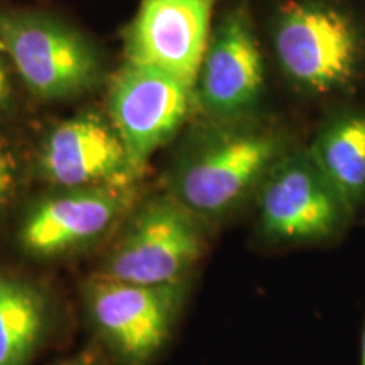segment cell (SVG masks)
<instances>
[{"label": "cell", "instance_id": "6da1fadb", "mask_svg": "<svg viewBox=\"0 0 365 365\" xmlns=\"http://www.w3.org/2000/svg\"><path fill=\"white\" fill-rule=\"evenodd\" d=\"M293 145L284 130L259 115L198 118L178 143L163 190L213 227L254 202L264 178Z\"/></svg>", "mask_w": 365, "mask_h": 365}, {"label": "cell", "instance_id": "7a4b0ae2", "mask_svg": "<svg viewBox=\"0 0 365 365\" xmlns=\"http://www.w3.org/2000/svg\"><path fill=\"white\" fill-rule=\"evenodd\" d=\"M286 80L309 97L354 90L365 75V27L335 0H284L271 26Z\"/></svg>", "mask_w": 365, "mask_h": 365}, {"label": "cell", "instance_id": "3957f363", "mask_svg": "<svg viewBox=\"0 0 365 365\" xmlns=\"http://www.w3.org/2000/svg\"><path fill=\"white\" fill-rule=\"evenodd\" d=\"M0 54L22 86L43 102L83 98L110 76L98 46L49 14L0 9Z\"/></svg>", "mask_w": 365, "mask_h": 365}, {"label": "cell", "instance_id": "277c9868", "mask_svg": "<svg viewBox=\"0 0 365 365\" xmlns=\"http://www.w3.org/2000/svg\"><path fill=\"white\" fill-rule=\"evenodd\" d=\"M210 228L163 190L137 202L95 272L144 286L190 279L208 250Z\"/></svg>", "mask_w": 365, "mask_h": 365}, {"label": "cell", "instance_id": "5b68a950", "mask_svg": "<svg viewBox=\"0 0 365 365\" xmlns=\"http://www.w3.org/2000/svg\"><path fill=\"white\" fill-rule=\"evenodd\" d=\"M190 279L163 286L130 284L93 272L81 282V304L97 344L115 365H149L178 325Z\"/></svg>", "mask_w": 365, "mask_h": 365}, {"label": "cell", "instance_id": "8992f818", "mask_svg": "<svg viewBox=\"0 0 365 365\" xmlns=\"http://www.w3.org/2000/svg\"><path fill=\"white\" fill-rule=\"evenodd\" d=\"M140 198L139 185L48 188L22 210L17 249L39 262L88 252L117 234Z\"/></svg>", "mask_w": 365, "mask_h": 365}, {"label": "cell", "instance_id": "52a82bcc", "mask_svg": "<svg viewBox=\"0 0 365 365\" xmlns=\"http://www.w3.org/2000/svg\"><path fill=\"white\" fill-rule=\"evenodd\" d=\"M252 203L259 237L282 247L339 239L354 217L308 149L298 145L271 168Z\"/></svg>", "mask_w": 365, "mask_h": 365}, {"label": "cell", "instance_id": "ba28073f", "mask_svg": "<svg viewBox=\"0 0 365 365\" xmlns=\"http://www.w3.org/2000/svg\"><path fill=\"white\" fill-rule=\"evenodd\" d=\"M191 93L200 118L234 120L259 115L266 95V65L245 2L227 9L213 24Z\"/></svg>", "mask_w": 365, "mask_h": 365}, {"label": "cell", "instance_id": "9c48e42d", "mask_svg": "<svg viewBox=\"0 0 365 365\" xmlns=\"http://www.w3.org/2000/svg\"><path fill=\"white\" fill-rule=\"evenodd\" d=\"M107 115L144 178L159 149L185 129L193 112L191 86L156 68L124 61L108 76Z\"/></svg>", "mask_w": 365, "mask_h": 365}, {"label": "cell", "instance_id": "30bf717a", "mask_svg": "<svg viewBox=\"0 0 365 365\" xmlns=\"http://www.w3.org/2000/svg\"><path fill=\"white\" fill-rule=\"evenodd\" d=\"M33 170L46 188L130 186L143 180L107 112L98 110L76 113L46 129Z\"/></svg>", "mask_w": 365, "mask_h": 365}, {"label": "cell", "instance_id": "8fae6325", "mask_svg": "<svg viewBox=\"0 0 365 365\" xmlns=\"http://www.w3.org/2000/svg\"><path fill=\"white\" fill-rule=\"evenodd\" d=\"M217 0H139L124 29V61L156 68L193 88Z\"/></svg>", "mask_w": 365, "mask_h": 365}, {"label": "cell", "instance_id": "7c38bea8", "mask_svg": "<svg viewBox=\"0 0 365 365\" xmlns=\"http://www.w3.org/2000/svg\"><path fill=\"white\" fill-rule=\"evenodd\" d=\"M51 325V301L38 282L0 266V365H29Z\"/></svg>", "mask_w": 365, "mask_h": 365}, {"label": "cell", "instance_id": "4fadbf2b", "mask_svg": "<svg viewBox=\"0 0 365 365\" xmlns=\"http://www.w3.org/2000/svg\"><path fill=\"white\" fill-rule=\"evenodd\" d=\"M307 149L355 215L365 205V112L330 117Z\"/></svg>", "mask_w": 365, "mask_h": 365}, {"label": "cell", "instance_id": "5bb4252c", "mask_svg": "<svg viewBox=\"0 0 365 365\" xmlns=\"http://www.w3.org/2000/svg\"><path fill=\"white\" fill-rule=\"evenodd\" d=\"M24 170L12 140L0 130V230L6 225L12 207L19 198Z\"/></svg>", "mask_w": 365, "mask_h": 365}, {"label": "cell", "instance_id": "9a60e30c", "mask_svg": "<svg viewBox=\"0 0 365 365\" xmlns=\"http://www.w3.org/2000/svg\"><path fill=\"white\" fill-rule=\"evenodd\" d=\"M12 76L11 68L0 54V117L11 113L16 107V86Z\"/></svg>", "mask_w": 365, "mask_h": 365}, {"label": "cell", "instance_id": "2e32d148", "mask_svg": "<svg viewBox=\"0 0 365 365\" xmlns=\"http://www.w3.org/2000/svg\"><path fill=\"white\" fill-rule=\"evenodd\" d=\"M54 365H107V362H105V352L102 346L97 344L85 346V349L73 354L71 357L59 360Z\"/></svg>", "mask_w": 365, "mask_h": 365}, {"label": "cell", "instance_id": "e0dca14e", "mask_svg": "<svg viewBox=\"0 0 365 365\" xmlns=\"http://www.w3.org/2000/svg\"><path fill=\"white\" fill-rule=\"evenodd\" d=\"M359 365H365V327H364V339H362V354H360Z\"/></svg>", "mask_w": 365, "mask_h": 365}]
</instances>
